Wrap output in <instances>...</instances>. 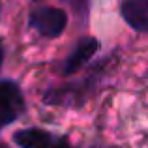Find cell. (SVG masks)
<instances>
[{"label": "cell", "mask_w": 148, "mask_h": 148, "mask_svg": "<svg viewBox=\"0 0 148 148\" xmlns=\"http://www.w3.org/2000/svg\"><path fill=\"white\" fill-rule=\"evenodd\" d=\"M68 25V15L60 8L43 6L30 13V26L45 38H58Z\"/></svg>", "instance_id": "obj_1"}, {"label": "cell", "mask_w": 148, "mask_h": 148, "mask_svg": "<svg viewBox=\"0 0 148 148\" xmlns=\"http://www.w3.org/2000/svg\"><path fill=\"white\" fill-rule=\"evenodd\" d=\"M2 54H4V51H2V41H0V66H2Z\"/></svg>", "instance_id": "obj_7"}, {"label": "cell", "mask_w": 148, "mask_h": 148, "mask_svg": "<svg viewBox=\"0 0 148 148\" xmlns=\"http://www.w3.org/2000/svg\"><path fill=\"white\" fill-rule=\"evenodd\" d=\"M120 11L131 28L148 32V0H124Z\"/></svg>", "instance_id": "obj_3"}, {"label": "cell", "mask_w": 148, "mask_h": 148, "mask_svg": "<svg viewBox=\"0 0 148 148\" xmlns=\"http://www.w3.org/2000/svg\"><path fill=\"white\" fill-rule=\"evenodd\" d=\"M13 141L21 148H51L53 139L43 130H21L13 135Z\"/></svg>", "instance_id": "obj_5"}, {"label": "cell", "mask_w": 148, "mask_h": 148, "mask_svg": "<svg viewBox=\"0 0 148 148\" xmlns=\"http://www.w3.org/2000/svg\"><path fill=\"white\" fill-rule=\"evenodd\" d=\"M96 51H98V41H96L94 38H84V40H81L79 43L75 45L73 53L68 56V60H66L64 73L66 75H71L77 69H81L92 56H94Z\"/></svg>", "instance_id": "obj_4"}, {"label": "cell", "mask_w": 148, "mask_h": 148, "mask_svg": "<svg viewBox=\"0 0 148 148\" xmlns=\"http://www.w3.org/2000/svg\"><path fill=\"white\" fill-rule=\"evenodd\" d=\"M53 148H71V146H69L66 141H58V143H56V145H54Z\"/></svg>", "instance_id": "obj_6"}, {"label": "cell", "mask_w": 148, "mask_h": 148, "mask_svg": "<svg viewBox=\"0 0 148 148\" xmlns=\"http://www.w3.org/2000/svg\"><path fill=\"white\" fill-rule=\"evenodd\" d=\"M23 107L25 101L17 84L10 81L0 83V127L13 122L23 112Z\"/></svg>", "instance_id": "obj_2"}, {"label": "cell", "mask_w": 148, "mask_h": 148, "mask_svg": "<svg viewBox=\"0 0 148 148\" xmlns=\"http://www.w3.org/2000/svg\"><path fill=\"white\" fill-rule=\"evenodd\" d=\"M0 148H6V146H4V145H0Z\"/></svg>", "instance_id": "obj_8"}]
</instances>
